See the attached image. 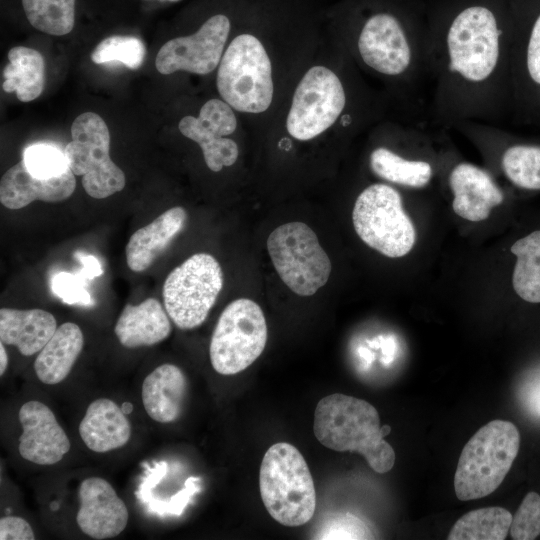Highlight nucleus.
Here are the masks:
<instances>
[{"label": "nucleus", "instance_id": "1", "mask_svg": "<svg viewBox=\"0 0 540 540\" xmlns=\"http://www.w3.org/2000/svg\"><path fill=\"white\" fill-rule=\"evenodd\" d=\"M491 0H469L428 22L431 89L427 119L503 126L512 118V17Z\"/></svg>", "mask_w": 540, "mask_h": 540}, {"label": "nucleus", "instance_id": "2", "mask_svg": "<svg viewBox=\"0 0 540 540\" xmlns=\"http://www.w3.org/2000/svg\"><path fill=\"white\" fill-rule=\"evenodd\" d=\"M313 431L326 448L361 454L377 473L389 472L395 464V452L384 440L391 427L381 426L376 408L363 399L341 393L322 398L315 409Z\"/></svg>", "mask_w": 540, "mask_h": 540}, {"label": "nucleus", "instance_id": "3", "mask_svg": "<svg viewBox=\"0 0 540 540\" xmlns=\"http://www.w3.org/2000/svg\"><path fill=\"white\" fill-rule=\"evenodd\" d=\"M259 487L270 516L287 527H298L312 519L316 491L309 467L300 451L290 443L268 448L260 465Z\"/></svg>", "mask_w": 540, "mask_h": 540}, {"label": "nucleus", "instance_id": "4", "mask_svg": "<svg viewBox=\"0 0 540 540\" xmlns=\"http://www.w3.org/2000/svg\"><path fill=\"white\" fill-rule=\"evenodd\" d=\"M520 448V433L509 421L493 420L465 444L454 475L457 498L468 501L493 493L512 467Z\"/></svg>", "mask_w": 540, "mask_h": 540}, {"label": "nucleus", "instance_id": "5", "mask_svg": "<svg viewBox=\"0 0 540 540\" xmlns=\"http://www.w3.org/2000/svg\"><path fill=\"white\" fill-rule=\"evenodd\" d=\"M217 89L237 111L262 113L269 108L274 91L271 62L257 37L240 34L230 42L219 64Z\"/></svg>", "mask_w": 540, "mask_h": 540}, {"label": "nucleus", "instance_id": "6", "mask_svg": "<svg viewBox=\"0 0 540 540\" xmlns=\"http://www.w3.org/2000/svg\"><path fill=\"white\" fill-rule=\"evenodd\" d=\"M352 221L360 239L387 257L405 256L415 244V228L401 195L388 184H371L358 195Z\"/></svg>", "mask_w": 540, "mask_h": 540}, {"label": "nucleus", "instance_id": "7", "mask_svg": "<svg viewBox=\"0 0 540 540\" xmlns=\"http://www.w3.org/2000/svg\"><path fill=\"white\" fill-rule=\"evenodd\" d=\"M267 249L279 277L295 294L311 296L327 283L331 261L305 223L277 227L267 239Z\"/></svg>", "mask_w": 540, "mask_h": 540}, {"label": "nucleus", "instance_id": "8", "mask_svg": "<svg viewBox=\"0 0 540 540\" xmlns=\"http://www.w3.org/2000/svg\"><path fill=\"white\" fill-rule=\"evenodd\" d=\"M223 287V272L208 253H197L174 268L163 285L164 307L182 330L200 326Z\"/></svg>", "mask_w": 540, "mask_h": 540}, {"label": "nucleus", "instance_id": "9", "mask_svg": "<svg viewBox=\"0 0 540 540\" xmlns=\"http://www.w3.org/2000/svg\"><path fill=\"white\" fill-rule=\"evenodd\" d=\"M267 324L260 306L240 298L228 304L213 331L209 355L213 369L221 375H234L249 367L263 352Z\"/></svg>", "mask_w": 540, "mask_h": 540}, {"label": "nucleus", "instance_id": "10", "mask_svg": "<svg viewBox=\"0 0 540 540\" xmlns=\"http://www.w3.org/2000/svg\"><path fill=\"white\" fill-rule=\"evenodd\" d=\"M71 137L64 151L70 170L82 176L85 192L104 199L121 191L125 174L110 158V134L103 118L93 112L80 114L71 125Z\"/></svg>", "mask_w": 540, "mask_h": 540}, {"label": "nucleus", "instance_id": "11", "mask_svg": "<svg viewBox=\"0 0 540 540\" xmlns=\"http://www.w3.org/2000/svg\"><path fill=\"white\" fill-rule=\"evenodd\" d=\"M347 105L340 78L329 68L314 66L299 82L287 116L286 127L297 140H310L330 128Z\"/></svg>", "mask_w": 540, "mask_h": 540}, {"label": "nucleus", "instance_id": "12", "mask_svg": "<svg viewBox=\"0 0 540 540\" xmlns=\"http://www.w3.org/2000/svg\"><path fill=\"white\" fill-rule=\"evenodd\" d=\"M512 22V118L540 125V10L529 21Z\"/></svg>", "mask_w": 540, "mask_h": 540}, {"label": "nucleus", "instance_id": "13", "mask_svg": "<svg viewBox=\"0 0 540 540\" xmlns=\"http://www.w3.org/2000/svg\"><path fill=\"white\" fill-rule=\"evenodd\" d=\"M230 29L226 14H212L193 34L163 44L156 56V69L163 75L179 70L200 75L212 72L221 61Z\"/></svg>", "mask_w": 540, "mask_h": 540}, {"label": "nucleus", "instance_id": "14", "mask_svg": "<svg viewBox=\"0 0 540 540\" xmlns=\"http://www.w3.org/2000/svg\"><path fill=\"white\" fill-rule=\"evenodd\" d=\"M180 132L196 142L202 149L206 165L219 172L224 166L233 165L238 158V146L224 136L232 134L237 120L231 106L219 99L208 100L199 116H185L179 122Z\"/></svg>", "mask_w": 540, "mask_h": 540}, {"label": "nucleus", "instance_id": "15", "mask_svg": "<svg viewBox=\"0 0 540 540\" xmlns=\"http://www.w3.org/2000/svg\"><path fill=\"white\" fill-rule=\"evenodd\" d=\"M78 496L80 507L76 522L86 535L103 540L118 536L126 528L128 509L107 480L100 477L84 479Z\"/></svg>", "mask_w": 540, "mask_h": 540}, {"label": "nucleus", "instance_id": "16", "mask_svg": "<svg viewBox=\"0 0 540 540\" xmlns=\"http://www.w3.org/2000/svg\"><path fill=\"white\" fill-rule=\"evenodd\" d=\"M22 434L19 438L20 456L38 465L59 462L70 450V441L52 410L44 403L31 400L19 410Z\"/></svg>", "mask_w": 540, "mask_h": 540}, {"label": "nucleus", "instance_id": "17", "mask_svg": "<svg viewBox=\"0 0 540 540\" xmlns=\"http://www.w3.org/2000/svg\"><path fill=\"white\" fill-rule=\"evenodd\" d=\"M447 184L453 195L454 212L472 222L487 219L491 210L504 200V193L492 175L469 162L455 163L448 172Z\"/></svg>", "mask_w": 540, "mask_h": 540}, {"label": "nucleus", "instance_id": "18", "mask_svg": "<svg viewBox=\"0 0 540 540\" xmlns=\"http://www.w3.org/2000/svg\"><path fill=\"white\" fill-rule=\"evenodd\" d=\"M76 180L70 168L61 176L42 179L33 176L23 160L9 168L1 178V204L12 210L20 209L33 201L60 202L74 192Z\"/></svg>", "mask_w": 540, "mask_h": 540}, {"label": "nucleus", "instance_id": "19", "mask_svg": "<svg viewBox=\"0 0 540 540\" xmlns=\"http://www.w3.org/2000/svg\"><path fill=\"white\" fill-rule=\"evenodd\" d=\"M188 383L183 371L173 364H162L142 383V402L148 416L159 423L176 421L182 412Z\"/></svg>", "mask_w": 540, "mask_h": 540}, {"label": "nucleus", "instance_id": "20", "mask_svg": "<svg viewBox=\"0 0 540 540\" xmlns=\"http://www.w3.org/2000/svg\"><path fill=\"white\" fill-rule=\"evenodd\" d=\"M79 434L92 451L105 453L124 446L131 437V425L113 400L99 398L89 404L79 424Z\"/></svg>", "mask_w": 540, "mask_h": 540}, {"label": "nucleus", "instance_id": "21", "mask_svg": "<svg viewBox=\"0 0 540 540\" xmlns=\"http://www.w3.org/2000/svg\"><path fill=\"white\" fill-rule=\"evenodd\" d=\"M170 317L155 298L138 305L126 304L115 324L114 332L120 344L133 349L153 346L171 333Z\"/></svg>", "mask_w": 540, "mask_h": 540}, {"label": "nucleus", "instance_id": "22", "mask_svg": "<svg viewBox=\"0 0 540 540\" xmlns=\"http://www.w3.org/2000/svg\"><path fill=\"white\" fill-rule=\"evenodd\" d=\"M186 220V210L176 206L134 232L125 249L126 262L130 270L133 272L147 270L183 229Z\"/></svg>", "mask_w": 540, "mask_h": 540}, {"label": "nucleus", "instance_id": "23", "mask_svg": "<svg viewBox=\"0 0 540 540\" xmlns=\"http://www.w3.org/2000/svg\"><path fill=\"white\" fill-rule=\"evenodd\" d=\"M57 329L55 317L43 309H0V340L24 356L39 352Z\"/></svg>", "mask_w": 540, "mask_h": 540}, {"label": "nucleus", "instance_id": "24", "mask_svg": "<svg viewBox=\"0 0 540 540\" xmlns=\"http://www.w3.org/2000/svg\"><path fill=\"white\" fill-rule=\"evenodd\" d=\"M83 345V333L77 324L66 322L57 327L34 361L37 378L47 385L62 382L72 370Z\"/></svg>", "mask_w": 540, "mask_h": 540}, {"label": "nucleus", "instance_id": "25", "mask_svg": "<svg viewBox=\"0 0 540 540\" xmlns=\"http://www.w3.org/2000/svg\"><path fill=\"white\" fill-rule=\"evenodd\" d=\"M369 166L379 178L414 189L426 187L434 175L432 163L424 157L402 155L385 146L371 151Z\"/></svg>", "mask_w": 540, "mask_h": 540}, {"label": "nucleus", "instance_id": "26", "mask_svg": "<svg viewBox=\"0 0 540 540\" xmlns=\"http://www.w3.org/2000/svg\"><path fill=\"white\" fill-rule=\"evenodd\" d=\"M8 60L3 70V90L15 92L22 102L38 98L45 84V61L41 53L29 47L16 46L9 50Z\"/></svg>", "mask_w": 540, "mask_h": 540}, {"label": "nucleus", "instance_id": "27", "mask_svg": "<svg viewBox=\"0 0 540 540\" xmlns=\"http://www.w3.org/2000/svg\"><path fill=\"white\" fill-rule=\"evenodd\" d=\"M511 252L517 257L512 275L516 294L526 302L540 303V230L518 239Z\"/></svg>", "mask_w": 540, "mask_h": 540}, {"label": "nucleus", "instance_id": "28", "mask_svg": "<svg viewBox=\"0 0 540 540\" xmlns=\"http://www.w3.org/2000/svg\"><path fill=\"white\" fill-rule=\"evenodd\" d=\"M25 20L52 36L69 34L75 27L78 0H19Z\"/></svg>", "mask_w": 540, "mask_h": 540}, {"label": "nucleus", "instance_id": "29", "mask_svg": "<svg viewBox=\"0 0 540 540\" xmlns=\"http://www.w3.org/2000/svg\"><path fill=\"white\" fill-rule=\"evenodd\" d=\"M512 514L503 507L472 510L459 518L448 534L449 540H503L510 531Z\"/></svg>", "mask_w": 540, "mask_h": 540}, {"label": "nucleus", "instance_id": "30", "mask_svg": "<svg viewBox=\"0 0 540 540\" xmlns=\"http://www.w3.org/2000/svg\"><path fill=\"white\" fill-rule=\"evenodd\" d=\"M145 54L146 48L140 38L112 35L94 48L91 60L96 64L120 62L129 69H137L142 65Z\"/></svg>", "mask_w": 540, "mask_h": 540}, {"label": "nucleus", "instance_id": "31", "mask_svg": "<svg viewBox=\"0 0 540 540\" xmlns=\"http://www.w3.org/2000/svg\"><path fill=\"white\" fill-rule=\"evenodd\" d=\"M22 160L33 176L42 179L61 176L69 169L65 151L49 143L28 146Z\"/></svg>", "mask_w": 540, "mask_h": 540}, {"label": "nucleus", "instance_id": "32", "mask_svg": "<svg viewBox=\"0 0 540 540\" xmlns=\"http://www.w3.org/2000/svg\"><path fill=\"white\" fill-rule=\"evenodd\" d=\"M510 535L514 540H533L540 535V495L531 491L525 495L512 518Z\"/></svg>", "mask_w": 540, "mask_h": 540}, {"label": "nucleus", "instance_id": "33", "mask_svg": "<svg viewBox=\"0 0 540 540\" xmlns=\"http://www.w3.org/2000/svg\"><path fill=\"white\" fill-rule=\"evenodd\" d=\"M85 283L86 280L78 273L72 274L63 271L53 276L51 290L65 304L89 306L93 304V300Z\"/></svg>", "mask_w": 540, "mask_h": 540}, {"label": "nucleus", "instance_id": "34", "mask_svg": "<svg viewBox=\"0 0 540 540\" xmlns=\"http://www.w3.org/2000/svg\"><path fill=\"white\" fill-rule=\"evenodd\" d=\"M322 539H370L372 534L366 524L352 514H340L331 519Z\"/></svg>", "mask_w": 540, "mask_h": 540}, {"label": "nucleus", "instance_id": "35", "mask_svg": "<svg viewBox=\"0 0 540 540\" xmlns=\"http://www.w3.org/2000/svg\"><path fill=\"white\" fill-rule=\"evenodd\" d=\"M198 482L199 478L189 477L185 481L184 488L174 494L168 502L163 504L160 514L181 515L193 495L200 490Z\"/></svg>", "mask_w": 540, "mask_h": 540}, {"label": "nucleus", "instance_id": "36", "mask_svg": "<svg viewBox=\"0 0 540 540\" xmlns=\"http://www.w3.org/2000/svg\"><path fill=\"white\" fill-rule=\"evenodd\" d=\"M1 540H33L34 532L30 524L18 516H5L0 519Z\"/></svg>", "mask_w": 540, "mask_h": 540}, {"label": "nucleus", "instance_id": "37", "mask_svg": "<svg viewBox=\"0 0 540 540\" xmlns=\"http://www.w3.org/2000/svg\"><path fill=\"white\" fill-rule=\"evenodd\" d=\"M521 401L529 413L540 418V371L525 382L521 390Z\"/></svg>", "mask_w": 540, "mask_h": 540}, {"label": "nucleus", "instance_id": "38", "mask_svg": "<svg viewBox=\"0 0 540 540\" xmlns=\"http://www.w3.org/2000/svg\"><path fill=\"white\" fill-rule=\"evenodd\" d=\"M75 257L80 261L83 268L78 274L86 281L102 275L103 270L98 259L93 255H87L80 252L75 254Z\"/></svg>", "mask_w": 540, "mask_h": 540}, {"label": "nucleus", "instance_id": "39", "mask_svg": "<svg viewBox=\"0 0 540 540\" xmlns=\"http://www.w3.org/2000/svg\"><path fill=\"white\" fill-rule=\"evenodd\" d=\"M8 366V356L4 348V343H0V375H3Z\"/></svg>", "mask_w": 540, "mask_h": 540}, {"label": "nucleus", "instance_id": "40", "mask_svg": "<svg viewBox=\"0 0 540 540\" xmlns=\"http://www.w3.org/2000/svg\"><path fill=\"white\" fill-rule=\"evenodd\" d=\"M121 408H122L123 412L127 415V414L131 413V411L133 409V406H132L131 403L125 402V403L122 404Z\"/></svg>", "mask_w": 540, "mask_h": 540}, {"label": "nucleus", "instance_id": "41", "mask_svg": "<svg viewBox=\"0 0 540 540\" xmlns=\"http://www.w3.org/2000/svg\"><path fill=\"white\" fill-rule=\"evenodd\" d=\"M145 1H157V2H160V3H174V2H178L180 0H145Z\"/></svg>", "mask_w": 540, "mask_h": 540}]
</instances>
